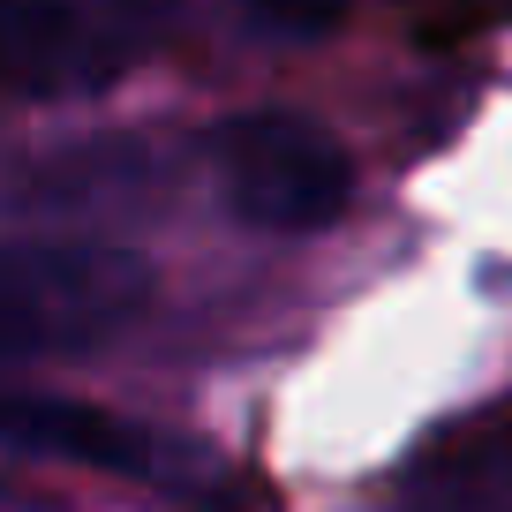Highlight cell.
Segmentation results:
<instances>
[{"label":"cell","mask_w":512,"mask_h":512,"mask_svg":"<svg viewBox=\"0 0 512 512\" xmlns=\"http://www.w3.org/2000/svg\"><path fill=\"white\" fill-rule=\"evenodd\" d=\"M151 309V264L91 241H8L0 249V369L76 362Z\"/></svg>","instance_id":"6da1fadb"},{"label":"cell","mask_w":512,"mask_h":512,"mask_svg":"<svg viewBox=\"0 0 512 512\" xmlns=\"http://www.w3.org/2000/svg\"><path fill=\"white\" fill-rule=\"evenodd\" d=\"M166 0H0V91L83 98L159 46Z\"/></svg>","instance_id":"7a4b0ae2"},{"label":"cell","mask_w":512,"mask_h":512,"mask_svg":"<svg viewBox=\"0 0 512 512\" xmlns=\"http://www.w3.org/2000/svg\"><path fill=\"white\" fill-rule=\"evenodd\" d=\"M226 204L264 234H324L354 204V159L324 121L256 106L219 128Z\"/></svg>","instance_id":"3957f363"},{"label":"cell","mask_w":512,"mask_h":512,"mask_svg":"<svg viewBox=\"0 0 512 512\" xmlns=\"http://www.w3.org/2000/svg\"><path fill=\"white\" fill-rule=\"evenodd\" d=\"M0 452L91 467V475H113V482H144V490H166L174 505H204L196 490L219 482L204 460L166 445L151 422H128L113 407L68 400V392H23V384H0Z\"/></svg>","instance_id":"277c9868"},{"label":"cell","mask_w":512,"mask_h":512,"mask_svg":"<svg viewBox=\"0 0 512 512\" xmlns=\"http://www.w3.org/2000/svg\"><path fill=\"white\" fill-rule=\"evenodd\" d=\"M256 16H272V23H287V31H332L339 16H347V0H249Z\"/></svg>","instance_id":"5b68a950"}]
</instances>
